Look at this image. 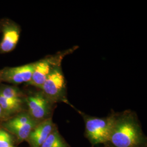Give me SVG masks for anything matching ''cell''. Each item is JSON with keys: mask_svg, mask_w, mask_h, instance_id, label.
Here are the masks:
<instances>
[{"mask_svg": "<svg viewBox=\"0 0 147 147\" xmlns=\"http://www.w3.org/2000/svg\"><path fill=\"white\" fill-rule=\"evenodd\" d=\"M2 113H3V111H2V109H1V106H0V117H1V116H2Z\"/></svg>", "mask_w": 147, "mask_h": 147, "instance_id": "14", "label": "cell"}, {"mask_svg": "<svg viewBox=\"0 0 147 147\" xmlns=\"http://www.w3.org/2000/svg\"><path fill=\"white\" fill-rule=\"evenodd\" d=\"M40 147H71L63 138L56 126Z\"/></svg>", "mask_w": 147, "mask_h": 147, "instance_id": "10", "label": "cell"}, {"mask_svg": "<svg viewBox=\"0 0 147 147\" xmlns=\"http://www.w3.org/2000/svg\"><path fill=\"white\" fill-rule=\"evenodd\" d=\"M56 125L52 118L39 123L32 130L27 139L31 147H40Z\"/></svg>", "mask_w": 147, "mask_h": 147, "instance_id": "9", "label": "cell"}, {"mask_svg": "<svg viewBox=\"0 0 147 147\" xmlns=\"http://www.w3.org/2000/svg\"><path fill=\"white\" fill-rule=\"evenodd\" d=\"M2 38L0 42V53H9L13 50L19 42L20 30L13 22H7L2 27Z\"/></svg>", "mask_w": 147, "mask_h": 147, "instance_id": "8", "label": "cell"}, {"mask_svg": "<svg viewBox=\"0 0 147 147\" xmlns=\"http://www.w3.org/2000/svg\"><path fill=\"white\" fill-rule=\"evenodd\" d=\"M34 68V63L15 67L5 68L0 71V79L13 84L28 83Z\"/></svg>", "mask_w": 147, "mask_h": 147, "instance_id": "7", "label": "cell"}, {"mask_svg": "<svg viewBox=\"0 0 147 147\" xmlns=\"http://www.w3.org/2000/svg\"><path fill=\"white\" fill-rule=\"evenodd\" d=\"M82 117L85 125L84 136L92 147L105 145L107 142L115 117V112L105 117L90 116L75 109Z\"/></svg>", "mask_w": 147, "mask_h": 147, "instance_id": "2", "label": "cell"}, {"mask_svg": "<svg viewBox=\"0 0 147 147\" xmlns=\"http://www.w3.org/2000/svg\"><path fill=\"white\" fill-rule=\"evenodd\" d=\"M105 147V146H103V147Z\"/></svg>", "mask_w": 147, "mask_h": 147, "instance_id": "15", "label": "cell"}, {"mask_svg": "<svg viewBox=\"0 0 147 147\" xmlns=\"http://www.w3.org/2000/svg\"><path fill=\"white\" fill-rule=\"evenodd\" d=\"M26 102L28 107L27 112L38 123L52 118L55 103L49 99L41 90L27 96Z\"/></svg>", "mask_w": 147, "mask_h": 147, "instance_id": "5", "label": "cell"}, {"mask_svg": "<svg viewBox=\"0 0 147 147\" xmlns=\"http://www.w3.org/2000/svg\"><path fill=\"white\" fill-rule=\"evenodd\" d=\"M22 102L9 100L0 93V106L3 111L7 113H11L19 110Z\"/></svg>", "mask_w": 147, "mask_h": 147, "instance_id": "12", "label": "cell"}, {"mask_svg": "<svg viewBox=\"0 0 147 147\" xmlns=\"http://www.w3.org/2000/svg\"><path fill=\"white\" fill-rule=\"evenodd\" d=\"M40 89L54 103L63 102L76 109L68 100L67 84L62 66L53 69Z\"/></svg>", "mask_w": 147, "mask_h": 147, "instance_id": "3", "label": "cell"}, {"mask_svg": "<svg viewBox=\"0 0 147 147\" xmlns=\"http://www.w3.org/2000/svg\"><path fill=\"white\" fill-rule=\"evenodd\" d=\"M76 47H74L61 51L57 54L49 56L34 62V68L31 80L28 84L40 89L53 69L57 67L61 66L63 58L67 55L70 54L75 51Z\"/></svg>", "mask_w": 147, "mask_h": 147, "instance_id": "4", "label": "cell"}, {"mask_svg": "<svg viewBox=\"0 0 147 147\" xmlns=\"http://www.w3.org/2000/svg\"><path fill=\"white\" fill-rule=\"evenodd\" d=\"M0 93L9 100L22 102V93L16 87L4 86L0 88Z\"/></svg>", "mask_w": 147, "mask_h": 147, "instance_id": "11", "label": "cell"}, {"mask_svg": "<svg viewBox=\"0 0 147 147\" xmlns=\"http://www.w3.org/2000/svg\"><path fill=\"white\" fill-rule=\"evenodd\" d=\"M12 138L10 134L3 129H0V147L11 146Z\"/></svg>", "mask_w": 147, "mask_h": 147, "instance_id": "13", "label": "cell"}, {"mask_svg": "<svg viewBox=\"0 0 147 147\" xmlns=\"http://www.w3.org/2000/svg\"><path fill=\"white\" fill-rule=\"evenodd\" d=\"M106 147H147V137L136 113L131 110L115 112Z\"/></svg>", "mask_w": 147, "mask_h": 147, "instance_id": "1", "label": "cell"}, {"mask_svg": "<svg viewBox=\"0 0 147 147\" xmlns=\"http://www.w3.org/2000/svg\"><path fill=\"white\" fill-rule=\"evenodd\" d=\"M13 147V146H11V147Z\"/></svg>", "mask_w": 147, "mask_h": 147, "instance_id": "16", "label": "cell"}, {"mask_svg": "<svg viewBox=\"0 0 147 147\" xmlns=\"http://www.w3.org/2000/svg\"><path fill=\"white\" fill-rule=\"evenodd\" d=\"M38 123L28 112H23L7 121L3 126L14 134L19 141H23L27 140L32 130Z\"/></svg>", "mask_w": 147, "mask_h": 147, "instance_id": "6", "label": "cell"}]
</instances>
